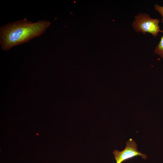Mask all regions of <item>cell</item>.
I'll use <instances>...</instances> for the list:
<instances>
[{"mask_svg":"<svg viewBox=\"0 0 163 163\" xmlns=\"http://www.w3.org/2000/svg\"><path fill=\"white\" fill-rule=\"evenodd\" d=\"M51 24L47 20L34 22L25 18L3 25L0 27L1 47L4 50H8L27 42L42 35Z\"/></svg>","mask_w":163,"mask_h":163,"instance_id":"cell-1","label":"cell"},{"mask_svg":"<svg viewBox=\"0 0 163 163\" xmlns=\"http://www.w3.org/2000/svg\"><path fill=\"white\" fill-rule=\"evenodd\" d=\"M132 26L135 30L145 34L146 32L152 34L156 37L159 32L163 33V30H160L159 24V19L151 18L150 15L145 13H140L134 17Z\"/></svg>","mask_w":163,"mask_h":163,"instance_id":"cell-2","label":"cell"},{"mask_svg":"<svg viewBox=\"0 0 163 163\" xmlns=\"http://www.w3.org/2000/svg\"><path fill=\"white\" fill-rule=\"evenodd\" d=\"M125 149L122 151L115 150L113 152L116 163H122L123 161L134 157L140 156L144 160L147 158V155L137 150V145L135 141L129 139L126 142Z\"/></svg>","mask_w":163,"mask_h":163,"instance_id":"cell-3","label":"cell"},{"mask_svg":"<svg viewBox=\"0 0 163 163\" xmlns=\"http://www.w3.org/2000/svg\"><path fill=\"white\" fill-rule=\"evenodd\" d=\"M154 51L161 57L163 58V35L159 43L155 47Z\"/></svg>","mask_w":163,"mask_h":163,"instance_id":"cell-4","label":"cell"},{"mask_svg":"<svg viewBox=\"0 0 163 163\" xmlns=\"http://www.w3.org/2000/svg\"><path fill=\"white\" fill-rule=\"evenodd\" d=\"M155 10L160 13L162 16L161 22L163 23V6L155 4L154 5Z\"/></svg>","mask_w":163,"mask_h":163,"instance_id":"cell-5","label":"cell"}]
</instances>
